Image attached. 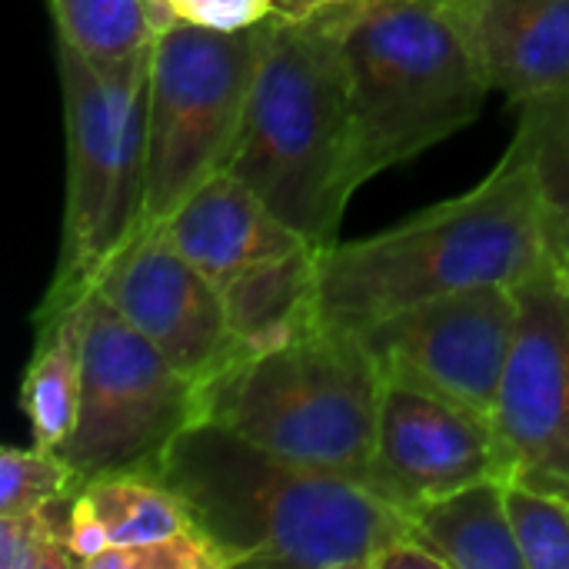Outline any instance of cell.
<instances>
[{"instance_id": "cell-1", "label": "cell", "mask_w": 569, "mask_h": 569, "mask_svg": "<svg viewBox=\"0 0 569 569\" xmlns=\"http://www.w3.org/2000/svg\"><path fill=\"white\" fill-rule=\"evenodd\" d=\"M183 503L220 567L373 569L407 513L367 480L270 453L197 420L150 467Z\"/></svg>"}, {"instance_id": "cell-2", "label": "cell", "mask_w": 569, "mask_h": 569, "mask_svg": "<svg viewBox=\"0 0 569 569\" xmlns=\"http://www.w3.org/2000/svg\"><path fill=\"white\" fill-rule=\"evenodd\" d=\"M553 260L569 263L567 230L530 150L513 137L500 163L467 193L373 237L320 250V317L360 330L440 293L520 287Z\"/></svg>"}, {"instance_id": "cell-3", "label": "cell", "mask_w": 569, "mask_h": 569, "mask_svg": "<svg viewBox=\"0 0 569 569\" xmlns=\"http://www.w3.org/2000/svg\"><path fill=\"white\" fill-rule=\"evenodd\" d=\"M360 3V0H357ZM353 3L260 20V63L230 170L313 247H333L363 180L343 57Z\"/></svg>"}, {"instance_id": "cell-4", "label": "cell", "mask_w": 569, "mask_h": 569, "mask_svg": "<svg viewBox=\"0 0 569 569\" xmlns=\"http://www.w3.org/2000/svg\"><path fill=\"white\" fill-rule=\"evenodd\" d=\"M387 373L357 330L317 327L243 350L200 387V420L287 460L370 483Z\"/></svg>"}, {"instance_id": "cell-5", "label": "cell", "mask_w": 569, "mask_h": 569, "mask_svg": "<svg viewBox=\"0 0 569 569\" xmlns=\"http://www.w3.org/2000/svg\"><path fill=\"white\" fill-rule=\"evenodd\" d=\"M57 73L67 130L63 233L33 323L87 297L100 267L143 230L147 203L150 50L103 67L57 40Z\"/></svg>"}, {"instance_id": "cell-6", "label": "cell", "mask_w": 569, "mask_h": 569, "mask_svg": "<svg viewBox=\"0 0 569 569\" xmlns=\"http://www.w3.org/2000/svg\"><path fill=\"white\" fill-rule=\"evenodd\" d=\"M343 57L363 180L473 123L490 93L443 0L353 3Z\"/></svg>"}, {"instance_id": "cell-7", "label": "cell", "mask_w": 569, "mask_h": 569, "mask_svg": "<svg viewBox=\"0 0 569 569\" xmlns=\"http://www.w3.org/2000/svg\"><path fill=\"white\" fill-rule=\"evenodd\" d=\"M263 27L217 30L170 20L150 47L147 203L160 227L200 183L230 170L260 63Z\"/></svg>"}, {"instance_id": "cell-8", "label": "cell", "mask_w": 569, "mask_h": 569, "mask_svg": "<svg viewBox=\"0 0 569 569\" xmlns=\"http://www.w3.org/2000/svg\"><path fill=\"white\" fill-rule=\"evenodd\" d=\"M80 410L60 453L87 480L150 470L200 420V383L97 293L80 300Z\"/></svg>"}, {"instance_id": "cell-9", "label": "cell", "mask_w": 569, "mask_h": 569, "mask_svg": "<svg viewBox=\"0 0 569 569\" xmlns=\"http://www.w3.org/2000/svg\"><path fill=\"white\" fill-rule=\"evenodd\" d=\"M517 327L520 290L483 283L400 307L357 333L387 377L493 417Z\"/></svg>"}, {"instance_id": "cell-10", "label": "cell", "mask_w": 569, "mask_h": 569, "mask_svg": "<svg viewBox=\"0 0 569 569\" xmlns=\"http://www.w3.org/2000/svg\"><path fill=\"white\" fill-rule=\"evenodd\" d=\"M520 290V327L497 400L503 477L569 500V263L553 260Z\"/></svg>"}, {"instance_id": "cell-11", "label": "cell", "mask_w": 569, "mask_h": 569, "mask_svg": "<svg viewBox=\"0 0 569 569\" xmlns=\"http://www.w3.org/2000/svg\"><path fill=\"white\" fill-rule=\"evenodd\" d=\"M87 293L107 300L193 383L213 380L240 353L220 287L160 227H143L97 273Z\"/></svg>"}, {"instance_id": "cell-12", "label": "cell", "mask_w": 569, "mask_h": 569, "mask_svg": "<svg viewBox=\"0 0 569 569\" xmlns=\"http://www.w3.org/2000/svg\"><path fill=\"white\" fill-rule=\"evenodd\" d=\"M487 477H503L493 417L417 383L387 377L370 487L407 510L410 503Z\"/></svg>"}, {"instance_id": "cell-13", "label": "cell", "mask_w": 569, "mask_h": 569, "mask_svg": "<svg viewBox=\"0 0 569 569\" xmlns=\"http://www.w3.org/2000/svg\"><path fill=\"white\" fill-rule=\"evenodd\" d=\"M490 90L517 107L569 87V0H443Z\"/></svg>"}, {"instance_id": "cell-14", "label": "cell", "mask_w": 569, "mask_h": 569, "mask_svg": "<svg viewBox=\"0 0 569 569\" xmlns=\"http://www.w3.org/2000/svg\"><path fill=\"white\" fill-rule=\"evenodd\" d=\"M160 230L217 287H223L250 263L313 247L287 220H280L267 200L233 170H220L200 183L160 223Z\"/></svg>"}, {"instance_id": "cell-15", "label": "cell", "mask_w": 569, "mask_h": 569, "mask_svg": "<svg viewBox=\"0 0 569 569\" xmlns=\"http://www.w3.org/2000/svg\"><path fill=\"white\" fill-rule=\"evenodd\" d=\"M193 530L177 493L153 470L90 477L70 510V550L80 569L103 553L150 547Z\"/></svg>"}, {"instance_id": "cell-16", "label": "cell", "mask_w": 569, "mask_h": 569, "mask_svg": "<svg viewBox=\"0 0 569 569\" xmlns=\"http://www.w3.org/2000/svg\"><path fill=\"white\" fill-rule=\"evenodd\" d=\"M320 250L323 247H303L250 263L220 287L227 320L243 350L277 347L323 320Z\"/></svg>"}, {"instance_id": "cell-17", "label": "cell", "mask_w": 569, "mask_h": 569, "mask_svg": "<svg viewBox=\"0 0 569 569\" xmlns=\"http://www.w3.org/2000/svg\"><path fill=\"white\" fill-rule=\"evenodd\" d=\"M410 530L447 569H523V557L507 517L503 477H487L460 490L410 503Z\"/></svg>"}, {"instance_id": "cell-18", "label": "cell", "mask_w": 569, "mask_h": 569, "mask_svg": "<svg viewBox=\"0 0 569 569\" xmlns=\"http://www.w3.org/2000/svg\"><path fill=\"white\" fill-rule=\"evenodd\" d=\"M80 380H83V353H80V303L57 317L37 320L33 357L20 380V410L30 420L33 443L43 450H63L77 410H80Z\"/></svg>"}, {"instance_id": "cell-19", "label": "cell", "mask_w": 569, "mask_h": 569, "mask_svg": "<svg viewBox=\"0 0 569 569\" xmlns=\"http://www.w3.org/2000/svg\"><path fill=\"white\" fill-rule=\"evenodd\" d=\"M57 40L93 63H123L153 47L160 20L150 0H47Z\"/></svg>"}, {"instance_id": "cell-20", "label": "cell", "mask_w": 569, "mask_h": 569, "mask_svg": "<svg viewBox=\"0 0 569 569\" xmlns=\"http://www.w3.org/2000/svg\"><path fill=\"white\" fill-rule=\"evenodd\" d=\"M507 517L523 569H569V500L520 477H503Z\"/></svg>"}, {"instance_id": "cell-21", "label": "cell", "mask_w": 569, "mask_h": 569, "mask_svg": "<svg viewBox=\"0 0 569 569\" xmlns=\"http://www.w3.org/2000/svg\"><path fill=\"white\" fill-rule=\"evenodd\" d=\"M517 140L530 150L543 193L569 240V87L520 103Z\"/></svg>"}, {"instance_id": "cell-22", "label": "cell", "mask_w": 569, "mask_h": 569, "mask_svg": "<svg viewBox=\"0 0 569 569\" xmlns=\"http://www.w3.org/2000/svg\"><path fill=\"white\" fill-rule=\"evenodd\" d=\"M73 500L0 513V569H80L70 550Z\"/></svg>"}, {"instance_id": "cell-23", "label": "cell", "mask_w": 569, "mask_h": 569, "mask_svg": "<svg viewBox=\"0 0 569 569\" xmlns=\"http://www.w3.org/2000/svg\"><path fill=\"white\" fill-rule=\"evenodd\" d=\"M87 477L43 447H3L0 450V513H20L60 500H73Z\"/></svg>"}, {"instance_id": "cell-24", "label": "cell", "mask_w": 569, "mask_h": 569, "mask_svg": "<svg viewBox=\"0 0 569 569\" xmlns=\"http://www.w3.org/2000/svg\"><path fill=\"white\" fill-rule=\"evenodd\" d=\"M90 569H223L213 547L200 537V530H187L180 537L133 547V550H113L103 553Z\"/></svg>"}, {"instance_id": "cell-25", "label": "cell", "mask_w": 569, "mask_h": 569, "mask_svg": "<svg viewBox=\"0 0 569 569\" xmlns=\"http://www.w3.org/2000/svg\"><path fill=\"white\" fill-rule=\"evenodd\" d=\"M153 13L160 27L170 20H190L200 27L240 30L270 17L273 0H153Z\"/></svg>"}, {"instance_id": "cell-26", "label": "cell", "mask_w": 569, "mask_h": 569, "mask_svg": "<svg viewBox=\"0 0 569 569\" xmlns=\"http://www.w3.org/2000/svg\"><path fill=\"white\" fill-rule=\"evenodd\" d=\"M373 569H447L443 560L410 530L403 537H397L377 560Z\"/></svg>"}, {"instance_id": "cell-27", "label": "cell", "mask_w": 569, "mask_h": 569, "mask_svg": "<svg viewBox=\"0 0 569 569\" xmlns=\"http://www.w3.org/2000/svg\"><path fill=\"white\" fill-rule=\"evenodd\" d=\"M343 3H357V0H273V13H280V17H310V13L343 7Z\"/></svg>"}, {"instance_id": "cell-28", "label": "cell", "mask_w": 569, "mask_h": 569, "mask_svg": "<svg viewBox=\"0 0 569 569\" xmlns=\"http://www.w3.org/2000/svg\"><path fill=\"white\" fill-rule=\"evenodd\" d=\"M150 7H153V0H150Z\"/></svg>"}]
</instances>
